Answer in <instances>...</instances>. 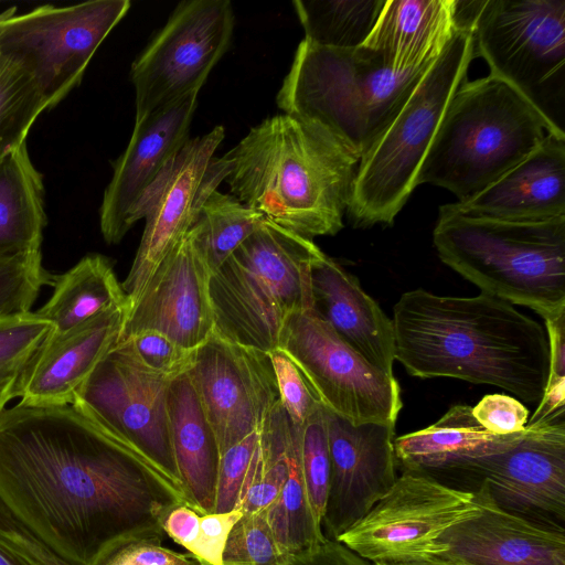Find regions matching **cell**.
Masks as SVG:
<instances>
[{"instance_id": "obj_1", "label": "cell", "mask_w": 565, "mask_h": 565, "mask_svg": "<svg viewBox=\"0 0 565 565\" xmlns=\"http://www.w3.org/2000/svg\"><path fill=\"white\" fill-rule=\"evenodd\" d=\"M0 499L74 565H95L134 537H163L168 512L186 504L136 446L72 405L0 414Z\"/></svg>"}, {"instance_id": "obj_2", "label": "cell", "mask_w": 565, "mask_h": 565, "mask_svg": "<svg viewBox=\"0 0 565 565\" xmlns=\"http://www.w3.org/2000/svg\"><path fill=\"white\" fill-rule=\"evenodd\" d=\"M395 360L415 377H455L540 403L548 380L545 329L488 294L407 291L393 308Z\"/></svg>"}, {"instance_id": "obj_3", "label": "cell", "mask_w": 565, "mask_h": 565, "mask_svg": "<svg viewBox=\"0 0 565 565\" xmlns=\"http://www.w3.org/2000/svg\"><path fill=\"white\" fill-rule=\"evenodd\" d=\"M359 162L323 127L287 114L266 118L213 158L231 194L310 239L342 230Z\"/></svg>"}, {"instance_id": "obj_4", "label": "cell", "mask_w": 565, "mask_h": 565, "mask_svg": "<svg viewBox=\"0 0 565 565\" xmlns=\"http://www.w3.org/2000/svg\"><path fill=\"white\" fill-rule=\"evenodd\" d=\"M439 258L481 292L543 319L565 311V216L507 220L440 207L433 233Z\"/></svg>"}, {"instance_id": "obj_5", "label": "cell", "mask_w": 565, "mask_h": 565, "mask_svg": "<svg viewBox=\"0 0 565 565\" xmlns=\"http://www.w3.org/2000/svg\"><path fill=\"white\" fill-rule=\"evenodd\" d=\"M550 134L565 135L532 102L489 74L454 93L420 167L430 183L465 201L534 151Z\"/></svg>"}, {"instance_id": "obj_6", "label": "cell", "mask_w": 565, "mask_h": 565, "mask_svg": "<svg viewBox=\"0 0 565 565\" xmlns=\"http://www.w3.org/2000/svg\"><path fill=\"white\" fill-rule=\"evenodd\" d=\"M430 64L398 72L362 45L331 49L303 39L277 94V106L287 115L320 125L361 159Z\"/></svg>"}, {"instance_id": "obj_7", "label": "cell", "mask_w": 565, "mask_h": 565, "mask_svg": "<svg viewBox=\"0 0 565 565\" xmlns=\"http://www.w3.org/2000/svg\"><path fill=\"white\" fill-rule=\"evenodd\" d=\"M323 254L265 216L211 276L214 329L267 353L276 349L286 321L313 307L311 267Z\"/></svg>"}, {"instance_id": "obj_8", "label": "cell", "mask_w": 565, "mask_h": 565, "mask_svg": "<svg viewBox=\"0 0 565 565\" xmlns=\"http://www.w3.org/2000/svg\"><path fill=\"white\" fill-rule=\"evenodd\" d=\"M473 57L472 31L457 29L394 120L360 159L347 210L356 225L393 223L417 186L424 159Z\"/></svg>"}, {"instance_id": "obj_9", "label": "cell", "mask_w": 565, "mask_h": 565, "mask_svg": "<svg viewBox=\"0 0 565 565\" xmlns=\"http://www.w3.org/2000/svg\"><path fill=\"white\" fill-rule=\"evenodd\" d=\"M472 36L490 74L559 127L552 103L564 98L565 0H482Z\"/></svg>"}, {"instance_id": "obj_10", "label": "cell", "mask_w": 565, "mask_h": 565, "mask_svg": "<svg viewBox=\"0 0 565 565\" xmlns=\"http://www.w3.org/2000/svg\"><path fill=\"white\" fill-rule=\"evenodd\" d=\"M130 4L92 0L36 7L0 25V55L23 68L50 110L81 84L95 52Z\"/></svg>"}, {"instance_id": "obj_11", "label": "cell", "mask_w": 565, "mask_h": 565, "mask_svg": "<svg viewBox=\"0 0 565 565\" xmlns=\"http://www.w3.org/2000/svg\"><path fill=\"white\" fill-rule=\"evenodd\" d=\"M480 513L475 492L404 470L388 491L335 541L376 563L435 559L445 531Z\"/></svg>"}, {"instance_id": "obj_12", "label": "cell", "mask_w": 565, "mask_h": 565, "mask_svg": "<svg viewBox=\"0 0 565 565\" xmlns=\"http://www.w3.org/2000/svg\"><path fill=\"white\" fill-rule=\"evenodd\" d=\"M278 349L297 365L320 404L353 425H396L401 388L345 343L313 307L285 323Z\"/></svg>"}, {"instance_id": "obj_13", "label": "cell", "mask_w": 565, "mask_h": 565, "mask_svg": "<svg viewBox=\"0 0 565 565\" xmlns=\"http://www.w3.org/2000/svg\"><path fill=\"white\" fill-rule=\"evenodd\" d=\"M234 24L228 0L179 2L131 64L135 124L192 92H200L228 50Z\"/></svg>"}, {"instance_id": "obj_14", "label": "cell", "mask_w": 565, "mask_h": 565, "mask_svg": "<svg viewBox=\"0 0 565 565\" xmlns=\"http://www.w3.org/2000/svg\"><path fill=\"white\" fill-rule=\"evenodd\" d=\"M172 381L145 367L118 341L77 390L72 406L136 446L182 492L169 424Z\"/></svg>"}, {"instance_id": "obj_15", "label": "cell", "mask_w": 565, "mask_h": 565, "mask_svg": "<svg viewBox=\"0 0 565 565\" xmlns=\"http://www.w3.org/2000/svg\"><path fill=\"white\" fill-rule=\"evenodd\" d=\"M466 475L480 479L478 489L499 509L564 533L565 408L529 423L515 445Z\"/></svg>"}, {"instance_id": "obj_16", "label": "cell", "mask_w": 565, "mask_h": 565, "mask_svg": "<svg viewBox=\"0 0 565 565\" xmlns=\"http://www.w3.org/2000/svg\"><path fill=\"white\" fill-rule=\"evenodd\" d=\"M189 374L221 455L259 431L279 403L268 353L230 340L215 329L196 349Z\"/></svg>"}, {"instance_id": "obj_17", "label": "cell", "mask_w": 565, "mask_h": 565, "mask_svg": "<svg viewBox=\"0 0 565 565\" xmlns=\"http://www.w3.org/2000/svg\"><path fill=\"white\" fill-rule=\"evenodd\" d=\"M199 90L162 107L134 130L125 151L113 163V177L99 207V226L106 243L118 244L171 172L189 141Z\"/></svg>"}, {"instance_id": "obj_18", "label": "cell", "mask_w": 565, "mask_h": 565, "mask_svg": "<svg viewBox=\"0 0 565 565\" xmlns=\"http://www.w3.org/2000/svg\"><path fill=\"white\" fill-rule=\"evenodd\" d=\"M324 414L331 473L321 526L326 539L337 540L394 484L395 425H353L326 408Z\"/></svg>"}, {"instance_id": "obj_19", "label": "cell", "mask_w": 565, "mask_h": 565, "mask_svg": "<svg viewBox=\"0 0 565 565\" xmlns=\"http://www.w3.org/2000/svg\"><path fill=\"white\" fill-rule=\"evenodd\" d=\"M211 276L190 230L127 309L119 340L141 331H156L186 349L200 348L215 328Z\"/></svg>"}, {"instance_id": "obj_20", "label": "cell", "mask_w": 565, "mask_h": 565, "mask_svg": "<svg viewBox=\"0 0 565 565\" xmlns=\"http://www.w3.org/2000/svg\"><path fill=\"white\" fill-rule=\"evenodd\" d=\"M223 126L189 139L154 195L142 210L146 225L130 270L121 284L128 308L162 260L190 231L195 215L200 188L214 152L223 141ZM127 308V309H128Z\"/></svg>"}, {"instance_id": "obj_21", "label": "cell", "mask_w": 565, "mask_h": 565, "mask_svg": "<svg viewBox=\"0 0 565 565\" xmlns=\"http://www.w3.org/2000/svg\"><path fill=\"white\" fill-rule=\"evenodd\" d=\"M480 513L455 524L438 540L446 565H565V534L546 530L495 507L475 492Z\"/></svg>"}, {"instance_id": "obj_22", "label": "cell", "mask_w": 565, "mask_h": 565, "mask_svg": "<svg viewBox=\"0 0 565 565\" xmlns=\"http://www.w3.org/2000/svg\"><path fill=\"white\" fill-rule=\"evenodd\" d=\"M127 306L106 310L64 332L52 330L22 383L20 405H72L75 393L119 341Z\"/></svg>"}, {"instance_id": "obj_23", "label": "cell", "mask_w": 565, "mask_h": 565, "mask_svg": "<svg viewBox=\"0 0 565 565\" xmlns=\"http://www.w3.org/2000/svg\"><path fill=\"white\" fill-rule=\"evenodd\" d=\"M313 308L367 362L393 375V321L358 278L323 254L311 267Z\"/></svg>"}, {"instance_id": "obj_24", "label": "cell", "mask_w": 565, "mask_h": 565, "mask_svg": "<svg viewBox=\"0 0 565 565\" xmlns=\"http://www.w3.org/2000/svg\"><path fill=\"white\" fill-rule=\"evenodd\" d=\"M459 209L507 220L565 216V135L550 134L527 157Z\"/></svg>"}, {"instance_id": "obj_25", "label": "cell", "mask_w": 565, "mask_h": 565, "mask_svg": "<svg viewBox=\"0 0 565 565\" xmlns=\"http://www.w3.org/2000/svg\"><path fill=\"white\" fill-rule=\"evenodd\" d=\"M523 434H492L477 422L472 407L455 405L435 424L394 438L396 463L428 476L466 475L479 460L511 448Z\"/></svg>"}, {"instance_id": "obj_26", "label": "cell", "mask_w": 565, "mask_h": 565, "mask_svg": "<svg viewBox=\"0 0 565 565\" xmlns=\"http://www.w3.org/2000/svg\"><path fill=\"white\" fill-rule=\"evenodd\" d=\"M456 30L455 0H385L362 46L408 72L433 63Z\"/></svg>"}, {"instance_id": "obj_27", "label": "cell", "mask_w": 565, "mask_h": 565, "mask_svg": "<svg viewBox=\"0 0 565 565\" xmlns=\"http://www.w3.org/2000/svg\"><path fill=\"white\" fill-rule=\"evenodd\" d=\"M168 411L184 500L201 515L215 513L221 452L189 373L171 382Z\"/></svg>"}, {"instance_id": "obj_28", "label": "cell", "mask_w": 565, "mask_h": 565, "mask_svg": "<svg viewBox=\"0 0 565 565\" xmlns=\"http://www.w3.org/2000/svg\"><path fill=\"white\" fill-rule=\"evenodd\" d=\"M44 183L26 141L0 160V258L41 253Z\"/></svg>"}, {"instance_id": "obj_29", "label": "cell", "mask_w": 565, "mask_h": 565, "mask_svg": "<svg viewBox=\"0 0 565 565\" xmlns=\"http://www.w3.org/2000/svg\"><path fill=\"white\" fill-rule=\"evenodd\" d=\"M47 302L35 311L55 332L70 330L93 317L127 306V296L110 259L100 254L84 256L66 273L54 277Z\"/></svg>"}, {"instance_id": "obj_30", "label": "cell", "mask_w": 565, "mask_h": 565, "mask_svg": "<svg viewBox=\"0 0 565 565\" xmlns=\"http://www.w3.org/2000/svg\"><path fill=\"white\" fill-rule=\"evenodd\" d=\"M300 428L288 417L287 478L278 498L266 510L274 535L288 557L310 551L328 540L316 522L308 500L300 461Z\"/></svg>"}, {"instance_id": "obj_31", "label": "cell", "mask_w": 565, "mask_h": 565, "mask_svg": "<svg viewBox=\"0 0 565 565\" xmlns=\"http://www.w3.org/2000/svg\"><path fill=\"white\" fill-rule=\"evenodd\" d=\"M384 0H296L305 40L322 47L354 49L371 33Z\"/></svg>"}, {"instance_id": "obj_32", "label": "cell", "mask_w": 565, "mask_h": 565, "mask_svg": "<svg viewBox=\"0 0 565 565\" xmlns=\"http://www.w3.org/2000/svg\"><path fill=\"white\" fill-rule=\"evenodd\" d=\"M264 217L233 194L217 189L200 202L190 230L212 274L257 230Z\"/></svg>"}, {"instance_id": "obj_33", "label": "cell", "mask_w": 565, "mask_h": 565, "mask_svg": "<svg viewBox=\"0 0 565 565\" xmlns=\"http://www.w3.org/2000/svg\"><path fill=\"white\" fill-rule=\"evenodd\" d=\"M288 416L279 403L259 430L243 486V513L267 510L278 498L287 478L286 426Z\"/></svg>"}, {"instance_id": "obj_34", "label": "cell", "mask_w": 565, "mask_h": 565, "mask_svg": "<svg viewBox=\"0 0 565 565\" xmlns=\"http://www.w3.org/2000/svg\"><path fill=\"white\" fill-rule=\"evenodd\" d=\"M52 330L32 311L0 318V414L20 397L24 375Z\"/></svg>"}, {"instance_id": "obj_35", "label": "cell", "mask_w": 565, "mask_h": 565, "mask_svg": "<svg viewBox=\"0 0 565 565\" xmlns=\"http://www.w3.org/2000/svg\"><path fill=\"white\" fill-rule=\"evenodd\" d=\"M44 110L45 102L32 78L17 63L0 55V160L26 141Z\"/></svg>"}, {"instance_id": "obj_36", "label": "cell", "mask_w": 565, "mask_h": 565, "mask_svg": "<svg viewBox=\"0 0 565 565\" xmlns=\"http://www.w3.org/2000/svg\"><path fill=\"white\" fill-rule=\"evenodd\" d=\"M267 519L266 510L243 513L232 527L223 552V565H288Z\"/></svg>"}, {"instance_id": "obj_37", "label": "cell", "mask_w": 565, "mask_h": 565, "mask_svg": "<svg viewBox=\"0 0 565 565\" xmlns=\"http://www.w3.org/2000/svg\"><path fill=\"white\" fill-rule=\"evenodd\" d=\"M300 461L310 508L316 522L321 526L331 473L323 406L300 428Z\"/></svg>"}, {"instance_id": "obj_38", "label": "cell", "mask_w": 565, "mask_h": 565, "mask_svg": "<svg viewBox=\"0 0 565 565\" xmlns=\"http://www.w3.org/2000/svg\"><path fill=\"white\" fill-rule=\"evenodd\" d=\"M40 254L0 258V318L31 311L43 285L53 284Z\"/></svg>"}, {"instance_id": "obj_39", "label": "cell", "mask_w": 565, "mask_h": 565, "mask_svg": "<svg viewBox=\"0 0 565 565\" xmlns=\"http://www.w3.org/2000/svg\"><path fill=\"white\" fill-rule=\"evenodd\" d=\"M119 341L145 367L173 380L189 373L194 365L196 350L156 331H141Z\"/></svg>"}, {"instance_id": "obj_40", "label": "cell", "mask_w": 565, "mask_h": 565, "mask_svg": "<svg viewBox=\"0 0 565 565\" xmlns=\"http://www.w3.org/2000/svg\"><path fill=\"white\" fill-rule=\"evenodd\" d=\"M268 355L271 361L280 404L290 422L301 427L322 405L300 370L284 351L276 348L269 351Z\"/></svg>"}, {"instance_id": "obj_41", "label": "cell", "mask_w": 565, "mask_h": 565, "mask_svg": "<svg viewBox=\"0 0 565 565\" xmlns=\"http://www.w3.org/2000/svg\"><path fill=\"white\" fill-rule=\"evenodd\" d=\"M258 435L259 431L253 433L221 455L215 513L239 509L243 486Z\"/></svg>"}, {"instance_id": "obj_42", "label": "cell", "mask_w": 565, "mask_h": 565, "mask_svg": "<svg viewBox=\"0 0 565 565\" xmlns=\"http://www.w3.org/2000/svg\"><path fill=\"white\" fill-rule=\"evenodd\" d=\"M543 320L548 340L550 372L544 395L529 423L565 408V311Z\"/></svg>"}, {"instance_id": "obj_43", "label": "cell", "mask_w": 565, "mask_h": 565, "mask_svg": "<svg viewBox=\"0 0 565 565\" xmlns=\"http://www.w3.org/2000/svg\"><path fill=\"white\" fill-rule=\"evenodd\" d=\"M162 539L140 536L124 541L95 565H198L191 557L162 546Z\"/></svg>"}, {"instance_id": "obj_44", "label": "cell", "mask_w": 565, "mask_h": 565, "mask_svg": "<svg viewBox=\"0 0 565 565\" xmlns=\"http://www.w3.org/2000/svg\"><path fill=\"white\" fill-rule=\"evenodd\" d=\"M241 509L227 513L200 515L194 540L186 550L198 565H223L222 557L227 536L242 516Z\"/></svg>"}, {"instance_id": "obj_45", "label": "cell", "mask_w": 565, "mask_h": 565, "mask_svg": "<svg viewBox=\"0 0 565 565\" xmlns=\"http://www.w3.org/2000/svg\"><path fill=\"white\" fill-rule=\"evenodd\" d=\"M472 415L488 431L510 435L524 429L529 411L518 398L504 394H490L472 407Z\"/></svg>"}, {"instance_id": "obj_46", "label": "cell", "mask_w": 565, "mask_h": 565, "mask_svg": "<svg viewBox=\"0 0 565 565\" xmlns=\"http://www.w3.org/2000/svg\"><path fill=\"white\" fill-rule=\"evenodd\" d=\"M288 565H374L342 543L326 540L310 551L290 557Z\"/></svg>"}, {"instance_id": "obj_47", "label": "cell", "mask_w": 565, "mask_h": 565, "mask_svg": "<svg viewBox=\"0 0 565 565\" xmlns=\"http://www.w3.org/2000/svg\"><path fill=\"white\" fill-rule=\"evenodd\" d=\"M200 515L186 504L177 505L168 512L162 522L163 533L188 550L194 540Z\"/></svg>"}, {"instance_id": "obj_48", "label": "cell", "mask_w": 565, "mask_h": 565, "mask_svg": "<svg viewBox=\"0 0 565 565\" xmlns=\"http://www.w3.org/2000/svg\"><path fill=\"white\" fill-rule=\"evenodd\" d=\"M0 565H35L0 541Z\"/></svg>"}, {"instance_id": "obj_49", "label": "cell", "mask_w": 565, "mask_h": 565, "mask_svg": "<svg viewBox=\"0 0 565 565\" xmlns=\"http://www.w3.org/2000/svg\"><path fill=\"white\" fill-rule=\"evenodd\" d=\"M374 565H446L436 559L414 561L404 563H376Z\"/></svg>"}, {"instance_id": "obj_50", "label": "cell", "mask_w": 565, "mask_h": 565, "mask_svg": "<svg viewBox=\"0 0 565 565\" xmlns=\"http://www.w3.org/2000/svg\"><path fill=\"white\" fill-rule=\"evenodd\" d=\"M15 7H11V8H8L6 9L4 11L0 12V25L9 20L10 18L14 17L15 15Z\"/></svg>"}]
</instances>
